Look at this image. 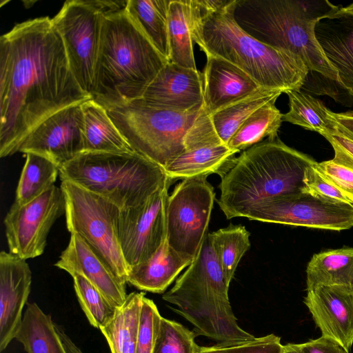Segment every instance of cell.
I'll return each instance as SVG.
<instances>
[{
	"mask_svg": "<svg viewBox=\"0 0 353 353\" xmlns=\"http://www.w3.org/2000/svg\"><path fill=\"white\" fill-rule=\"evenodd\" d=\"M207 175L187 178L168 196L166 241L190 264L199 252L208 234L215 192Z\"/></svg>",
	"mask_w": 353,
	"mask_h": 353,
	"instance_id": "obj_11",
	"label": "cell"
},
{
	"mask_svg": "<svg viewBox=\"0 0 353 353\" xmlns=\"http://www.w3.org/2000/svg\"><path fill=\"white\" fill-rule=\"evenodd\" d=\"M340 129L349 137L353 139V111L332 113Z\"/></svg>",
	"mask_w": 353,
	"mask_h": 353,
	"instance_id": "obj_44",
	"label": "cell"
},
{
	"mask_svg": "<svg viewBox=\"0 0 353 353\" xmlns=\"http://www.w3.org/2000/svg\"><path fill=\"white\" fill-rule=\"evenodd\" d=\"M32 272L26 260L10 252L0 253V351L13 339L22 322L27 303Z\"/></svg>",
	"mask_w": 353,
	"mask_h": 353,
	"instance_id": "obj_17",
	"label": "cell"
},
{
	"mask_svg": "<svg viewBox=\"0 0 353 353\" xmlns=\"http://www.w3.org/2000/svg\"><path fill=\"white\" fill-rule=\"evenodd\" d=\"M324 137L334 149L333 159L353 169V139L346 135L340 129L339 125L336 134L326 135Z\"/></svg>",
	"mask_w": 353,
	"mask_h": 353,
	"instance_id": "obj_42",
	"label": "cell"
},
{
	"mask_svg": "<svg viewBox=\"0 0 353 353\" xmlns=\"http://www.w3.org/2000/svg\"><path fill=\"white\" fill-rule=\"evenodd\" d=\"M82 103L64 108L43 120L26 137L19 152L41 155L59 168L83 152Z\"/></svg>",
	"mask_w": 353,
	"mask_h": 353,
	"instance_id": "obj_15",
	"label": "cell"
},
{
	"mask_svg": "<svg viewBox=\"0 0 353 353\" xmlns=\"http://www.w3.org/2000/svg\"><path fill=\"white\" fill-rule=\"evenodd\" d=\"M281 353H304L300 344L288 343L282 346Z\"/></svg>",
	"mask_w": 353,
	"mask_h": 353,
	"instance_id": "obj_46",
	"label": "cell"
},
{
	"mask_svg": "<svg viewBox=\"0 0 353 353\" xmlns=\"http://www.w3.org/2000/svg\"><path fill=\"white\" fill-rule=\"evenodd\" d=\"M168 62L125 8L111 11L103 19L92 99L105 109L140 99Z\"/></svg>",
	"mask_w": 353,
	"mask_h": 353,
	"instance_id": "obj_3",
	"label": "cell"
},
{
	"mask_svg": "<svg viewBox=\"0 0 353 353\" xmlns=\"http://www.w3.org/2000/svg\"><path fill=\"white\" fill-rule=\"evenodd\" d=\"M236 150L222 144L185 151L165 168L171 180L219 174L222 177L233 165Z\"/></svg>",
	"mask_w": 353,
	"mask_h": 353,
	"instance_id": "obj_23",
	"label": "cell"
},
{
	"mask_svg": "<svg viewBox=\"0 0 353 353\" xmlns=\"http://www.w3.org/2000/svg\"><path fill=\"white\" fill-rule=\"evenodd\" d=\"M315 168L333 183L353 205V169L333 159L316 163Z\"/></svg>",
	"mask_w": 353,
	"mask_h": 353,
	"instance_id": "obj_41",
	"label": "cell"
},
{
	"mask_svg": "<svg viewBox=\"0 0 353 353\" xmlns=\"http://www.w3.org/2000/svg\"><path fill=\"white\" fill-rule=\"evenodd\" d=\"M285 94L289 99V111L282 115L283 121L316 132L323 137L339 132V124L333 112L320 100L302 90H290Z\"/></svg>",
	"mask_w": 353,
	"mask_h": 353,
	"instance_id": "obj_29",
	"label": "cell"
},
{
	"mask_svg": "<svg viewBox=\"0 0 353 353\" xmlns=\"http://www.w3.org/2000/svg\"><path fill=\"white\" fill-rule=\"evenodd\" d=\"M92 99L75 79L49 17L14 25L0 37V157L11 156L43 120Z\"/></svg>",
	"mask_w": 353,
	"mask_h": 353,
	"instance_id": "obj_1",
	"label": "cell"
},
{
	"mask_svg": "<svg viewBox=\"0 0 353 353\" xmlns=\"http://www.w3.org/2000/svg\"><path fill=\"white\" fill-rule=\"evenodd\" d=\"M202 108L178 112L140 98L106 110L131 148L164 169L184 152L185 137Z\"/></svg>",
	"mask_w": 353,
	"mask_h": 353,
	"instance_id": "obj_8",
	"label": "cell"
},
{
	"mask_svg": "<svg viewBox=\"0 0 353 353\" xmlns=\"http://www.w3.org/2000/svg\"><path fill=\"white\" fill-rule=\"evenodd\" d=\"M189 265L165 240L148 260L130 268L127 283L140 290L161 294Z\"/></svg>",
	"mask_w": 353,
	"mask_h": 353,
	"instance_id": "obj_22",
	"label": "cell"
},
{
	"mask_svg": "<svg viewBox=\"0 0 353 353\" xmlns=\"http://www.w3.org/2000/svg\"><path fill=\"white\" fill-rule=\"evenodd\" d=\"M206 57L203 74V109L208 114L211 115L262 88L232 63L212 55Z\"/></svg>",
	"mask_w": 353,
	"mask_h": 353,
	"instance_id": "obj_20",
	"label": "cell"
},
{
	"mask_svg": "<svg viewBox=\"0 0 353 353\" xmlns=\"http://www.w3.org/2000/svg\"><path fill=\"white\" fill-rule=\"evenodd\" d=\"M343 12L353 14V3L345 8H340Z\"/></svg>",
	"mask_w": 353,
	"mask_h": 353,
	"instance_id": "obj_47",
	"label": "cell"
},
{
	"mask_svg": "<svg viewBox=\"0 0 353 353\" xmlns=\"http://www.w3.org/2000/svg\"><path fill=\"white\" fill-rule=\"evenodd\" d=\"M304 303L322 336L350 352L353 344V290L345 285H319L307 290Z\"/></svg>",
	"mask_w": 353,
	"mask_h": 353,
	"instance_id": "obj_16",
	"label": "cell"
},
{
	"mask_svg": "<svg viewBox=\"0 0 353 353\" xmlns=\"http://www.w3.org/2000/svg\"><path fill=\"white\" fill-rule=\"evenodd\" d=\"M250 220L341 231L353 227V205L334 203L301 192L261 204L246 216Z\"/></svg>",
	"mask_w": 353,
	"mask_h": 353,
	"instance_id": "obj_14",
	"label": "cell"
},
{
	"mask_svg": "<svg viewBox=\"0 0 353 353\" xmlns=\"http://www.w3.org/2000/svg\"><path fill=\"white\" fill-rule=\"evenodd\" d=\"M195 337L182 324L162 317L152 353H197Z\"/></svg>",
	"mask_w": 353,
	"mask_h": 353,
	"instance_id": "obj_36",
	"label": "cell"
},
{
	"mask_svg": "<svg viewBox=\"0 0 353 353\" xmlns=\"http://www.w3.org/2000/svg\"><path fill=\"white\" fill-rule=\"evenodd\" d=\"M315 165L305 170L303 192L334 203L352 204L343 192L316 169Z\"/></svg>",
	"mask_w": 353,
	"mask_h": 353,
	"instance_id": "obj_40",
	"label": "cell"
},
{
	"mask_svg": "<svg viewBox=\"0 0 353 353\" xmlns=\"http://www.w3.org/2000/svg\"><path fill=\"white\" fill-rule=\"evenodd\" d=\"M339 10L327 0H236L233 14L258 41L299 57L310 71L339 82L315 34L317 22Z\"/></svg>",
	"mask_w": 353,
	"mask_h": 353,
	"instance_id": "obj_5",
	"label": "cell"
},
{
	"mask_svg": "<svg viewBox=\"0 0 353 353\" xmlns=\"http://www.w3.org/2000/svg\"><path fill=\"white\" fill-rule=\"evenodd\" d=\"M141 98L152 105L174 111L200 109L203 106V74L169 61Z\"/></svg>",
	"mask_w": 353,
	"mask_h": 353,
	"instance_id": "obj_18",
	"label": "cell"
},
{
	"mask_svg": "<svg viewBox=\"0 0 353 353\" xmlns=\"http://www.w3.org/2000/svg\"><path fill=\"white\" fill-rule=\"evenodd\" d=\"M68 230L81 236L112 272L127 283L130 268L117 232L120 209L113 203L79 185L62 181Z\"/></svg>",
	"mask_w": 353,
	"mask_h": 353,
	"instance_id": "obj_9",
	"label": "cell"
},
{
	"mask_svg": "<svg viewBox=\"0 0 353 353\" xmlns=\"http://www.w3.org/2000/svg\"><path fill=\"white\" fill-rule=\"evenodd\" d=\"M15 339L27 353H66L51 316L36 303H27Z\"/></svg>",
	"mask_w": 353,
	"mask_h": 353,
	"instance_id": "obj_26",
	"label": "cell"
},
{
	"mask_svg": "<svg viewBox=\"0 0 353 353\" xmlns=\"http://www.w3.org/2000/svg\"><path fill=\"white\" fill-rule=\"evenodd\" d=\"M56 330L63 343L66 353H83L64 332L62 327L55 323Z\"/></svg>",
	"mask_w": 353,
	"mask_h": 353,
	"instance_id": "obj_45",
	"label": "cell"
},
{
	"mask_svg": "<svg viewBox=\"0 0 353 353\" xmlns=\"http://www.w3.org/2000/svg\"><path fill=\"white\" fill-rule=\"evenodd\" d=\"M274 98L250 116L237 130L227 145L238 151L245 150L263 141L278 138V130L283 121L282 115L276 107Z\"/></svg>",
	"mask_w": 353,
	"mask_h": 353,
	"instance_id": "obj_31",
	"label": "cell"
},
{
	"mask_svg": "<svg viewBox=\"0 0 353 353\" xmlns=\"http://www.w3.org/2000/svg\"><path fill=\"white\" fill-rule=\"evenodd\" d=\"M352 290H353V287H352Z\"/></svg>",
	"mask_w": 353,
	"mask_h": 353,
	"instance_id": "obj_48",
	"label": "cell"
},
{
	"mask_svg": "<svg viewBox=\"0 0 353 353\" xmlns=\"http://www.w3.org/2000/svg\"><path fill=\"white\" fill-rule=\"evenodd\" d=\"M144 292H131L117 308L110 321L99 330L111 353H136L139 318Z\"/></svg>",
	"mask_w": 353,
	"mask_h": 353,
	"instance_id": "obj_25",
	"label": "cell"
},
{
	"mask_svg": "<svg viewBox=\"0 0 353 353\" xmlns=\"http://www.w3.org/2000/svg\"><path fill=\"white\" fill-rule=\"evenodd\" d=\"M283 93L282 91L261 88L256 92L211 114L215 130L222 142L227 145L243 122L265 103Z\"/></svg>",
	"mask_w": 353,
	"mask_h": 353,
	"instance_id": "obj_33",
	"label": "cell"
},
{
	"mask_svg": "<svg viewBox=\"0 0 353 353\" xmlns=\"http://www.w3.org/2000/svg\"><path fill=\"white\" fill-rule=\"evenodd\" d=\"M315 34L327 59L336 70L339 83L353 94V14L339 8L317 22Z\"/></svg>",
	"mask_w": 353,
	"mask_h": 353,
	"instance_id": "obj_21",
	"label": "cell"
},
{
	"mask_svg": "<svg viewBox=\"0 0 353 353\" xmlns=\"http://www.w3.org/2000/svg\"><path fill=\"white\" fill-rule=\"evenodd\" d=\"M54 265L71 276L77 274L84 276L117 307L121 306L126 300V283L117 277L77 234H70L68 246Z\"/></svg>",
	"mask_w": 353,
	"mask_h": 353,
	"instance_id": "obj_19",
	"label": "cell"
},
{
	"mask_svg": "<svg viewBox=\"0 0 353 353\" xmlns=\"http://www.w3.org/2000/svg\"><path fill=\"white\" fill-rule=\"evenodd\" d=\"M59 176L121 210L141 204L172 181L161 166L134 151L83 152L63 164Z\"/></svg>",
	"mask_w": 353,
	"mask_h": 353,
	"instance_id": "obj_7",
	"label": "cell"
},
{
	"mask_svg": "<svg viewBox=\"0 0 353 353\" xmlns=\"http://www.w3.org/2000/svg\"><path fill=\"white\" fill-rule=\"evenodd\" d=\"M171 0H127L129 16L156 49L169 61L168 10Z\"/></svg>",
	"mask_w": 353,
	"mask_h": 353,
	"instance_id": "obj_28",
	"label": "cell"
},
{
	"mask_svg": "<svg viewBox=\"0 0 353 353\" xmlns=\"http://www.w3.org/2000/svg\"><path fill=\"white\" fill-rule=\"evenodd\" d=\"M229 286L208 233L196 258L162 299L193 325L196 336H204L223 345L252 340L254 336L237 323Z\"/></svg>",
	"mask_w": 353,
	"mask_h": 353,
	"instance_id": "obj_6",
	"label": "cell"
},
{
	"mask_svg": "<svg viewBox=\"0 0 353 353\" xmlns=\"http://www.w3.org/2000/svg\"><path fill=\"white\" fill-rule=\"evenodd\" d=\"M162 316L154 301L143 297L136 353H152Z\"/></svg>",
	"mask_w": 353,
	"mask_h": 353,
	"instance_id": "obj_37",
	"label": "cell"
},
{
	"mask_svg": "<svg viewBox=\"0 0 353 353\" xmlns=\"http://www.w3.org/2000/svg\"><path fill=\"white\" fill-rule=\"evenodd\" d=\"M59 168L47 158L34 153H26L14 202L26 204L54 185Z\"/></svg>",
	"mask_w": 353,
	"mask_h": 353,
	"instance_id": "obj_32",
	"label": "cell"
},
{
	"mask_svg": "<svg viewBox=\"0 0 353 353\" xmlns=\"http://www.w3.org/2000/svg\"><path fill=\"white\" fill-rule=\"evenodd\" d=\"M81 107L83 114V152H129L134 151L103 105L94 99H90L83 102Z\"/></svg>",
	"mask_w": 353,
	"mask_h": 353,
	"instance_id": "obj_24",
	"label": "cell"
},
{
	"mask_svg": "<svg viewBox=\"0 0 353 353\" xmlns=\"http://www.w3.org/2000/svg\"><path fill=\"white\" fill-rule=\"evenodd\" d=\"M236 0L208 10L190 0L192 40L206 55L222 58L249 74L261 88L286 93L300 90L309 69L299 57L258 41L236 22Z\"/></svg>",
	"mask_w": 353,
	"mask_h": 353,
	"instance_id": "obj_2",
	"label": "cell"
},
{
	"mask_svg": "<svg viewBox=\"0 0 353 353\" xmlns=\"http://www.w3.org/2000/svg\"><path fill=\"white\" fill-rule=\"evenodd\" d=\"M281 338L274 334L232 345L199 346L197 353H281Z\"/></svg>",
	"mask_w": 353,
	"mask_h": 353,
	"instance_id": "obj_38",
	"label": "cell"
},
{
	"mask_svg": "<svg viewBox=\"0 0 353 353\" xmlns=\"http://www.w3.org/2000/svg\"><path fill=\"white\" fill-rule=\"evenodd\" d=\"M209 236L224 274L230 285L239 263L250 248V233L243 225H233L219 229Z\"/></svg>",
	"mask_w": 353,
	"mask_h": 353,
	"instance_id": "obj_34",
	"label": "cell"
},
{
	"mask_svg": "<svg viewBox=\"0 0 353 353\" xmlns=\"http://www.w3.org/2000/svg\"><path fill=\"white\" fill-rule=\"evenodd\" d=\"M307 290L319 285L353 287V248L314 254L306 269Z\"/></svg>",
	"mask_w": 353,
	"mask_h": 353,
	"instance_id": "obj_27",
	"label": "cell"
},
{
	"mask_svg": "<svg viewBox=\"0 0 353 353\" xmlns=\"http://www.w3.org/2000/svg\"><path fill=\"white\" fill-rule=\"evenodd\" d=\"M222 144L224 143L215 130L210 114L203 107L185 137L184 152Z\"/></svg>",
	"mask_w": 353,
	"mask_h": 353,
	"instance_id": "obj_39",
	"label": "cell"
},
{
	"mask_svg": "<svg viewBox=\"0 0 353 353\" xmlns=\"http://www.w3.org/2000/svg\"><path fill=\"white\" fill-rule=\"evenodd\" d=\"M300 345L304 353H347L338 342L323 336Z\"/></svg>",
	"mask_w": 353,
	"mask_h": 353,
	"instance_id": "obj_43",
	"label": "cell"
},
{
	"mask_svg": "<svg viewBox=\"0 0 353 353\" xmlns=\"http://www.w3.org/2000/svg\"><path fill=\"white\" fill-rule=\"evenodd\" d=\"M169 186L159 189L140 205L120 209L117 232L129 268L148 260L166 240Z\"/></svg>",
	"mask_w": 353,
	"mask_h": 353,
	"instance_id": "obj_13",
	"label": "cell"
},
{
	"mask_svg": "<svg viewBox=\"0 0 353 353\" xmlns=\"http://www.w3.org/2000/svg\"><path fill=\"white\" fill-rule=\"evenodd\" d=\"M316 163L279 138L263 141L244 150L221 177L217 203L228 219L246 217L261 204L303 192L305 170Z\"/></svg>",
	"mask_w": 353,
	"mask_h": 353,
	"instance_id": "obj_4",
	"label": "cell"
},
{
	"mask_svg": "<svg viewBox=\"0 0 353 353\" xmlns=\"http://www.w3.org/2000/svg\"><path fill=\"white\" fill-rule=\"evenodd\" d=\"M65 209L63 191L55 185L26 204L14 202L3 221L9 252L25 260L41 256L53 224Z\"/></svg>",
	"mask_w": 353,
	"mask_h": 353,
	"instance_id": "obj_12",
	"label": "cell"
},
{
	"mask_svg": "<svg viewBox=\"0 0 353 353\" xmlns=\"http://www.w3.org/2000/svg\"><path fill=\"white\" fill-rule=\"evenodd\" d=\"M192 41L190 0H171L168 10L169 61L197 70Z\"/></svg>",
	"mask_w": 353,
	"mask_h": 353,
	"instance_id": "obj_30",
	"label": "cell"
},
{
	"mask_svg": "<svg viewBox=\"0 0 353 353\" xmlns=\"http://www.w3.org/2000/svg\"><path fill=\"white\" fill-rule=\"evenodd\" d=\"M126 3L127 1H66L52 19L63 40L75 79L90 95L103 17L125 8Z\"/></svg>",
	"mask_w": 353,
	"mask_h": 353,
	"instance_id": "obj_10",
	"label": "cell"
},
{
	"mask_svg": "<svg viewBox=\"0 0 353 353\" xmlns=\"http://www.w3.org/2000/svg\"><path fill=\"white\" fill-rule=\"evenodd\" d=\"M72 277L77 299L88 321L92 326L101 328L113 317L117 307L84 276L75 274Z\"/></svg>",
	"mask_w": 353,
	"mask_h": 353,
	"instance_id": "obj_35",
	"label": "cell"
}]
</instances>
